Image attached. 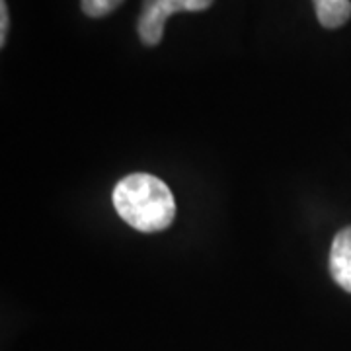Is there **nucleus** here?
<instances>
[{"label":"nucleus","instance_id":"1","mask_svg":"<svg viewBox=\"0 0 351 351\" xmlns=\"http://www.w3.org/2000/svg\"><path fill=\"white\" fill-rule=\"evenodd\" d=\"M117 215L138 232H160L172 225L176 201L160 178L145 172L125 176L113 189Z\"/></svg>","mask_w":351,"mask_h":351},{"label":"nucleus","instance_id":"2","mask_svg":"<svg viewBox=\"0 0 351 351\" xmlns=\"http://www.w3.org/2000/svg\"><path fill=\"white\" fill-rule=\"evenodd\" d=\"M186 6L188 0H143V10L137 24L141 41L149 47L158 45L168 18L176 12H186Z\"/></svg>","mask_w":351,"mask_h":351},{"label":"nucleus","instance_id":"3","mask_svg":"<svg viewBox=\"0 0 351 351\" xmlns=\"http://www.w3.org/2000/svg\"><path fill=\"white\" fill-rule=\"evenodd\" d=\"M330 274L343 291L351 293V226L341 228L330 248Z\"/></svg>","mask_w":351,"mask_h":351},{"label":"nucleus","instance_id":"4","mask_svg":"<svg viewBox=\"0 0 351 351\" xmlns=\"http://www.w3.org/2000/svg\"><path fill=\"white\" fill-rule=\"evenodd\" d=\"M313 2L318 22L328 29H336L351 18L350 0H313Z\"/></svg>","mask_w":351,"mask_h":351},{"label":"nucleus","instance_id":"5","mask_svg":"<svg viewBox=\"0 0 351 351\" xmlns=\"http://www.w3.org/2000/svg\"><path fill=\"white\" fill-rule=\"evenodd\" d=\"M121 4L123 0H82V12L90 18H104Z\"/></svg>","mask_w":351,"mask_h":351},{"label":"nucleus","instance_id":"6","mask_svg":"<svg viewBox=\"0 0 351 351\" xmlns=\"http://www.w3.org/2000/svg\"><path fill=\"white\" fill-rule=\"evenodd\" d=\"M8 27H10V18H8V6L6 0H0V45H6L8 38Z\"/></svg>","mask_w":351,"mask_h":351},{"label":"nucleus","instance_id":"7","mask_svg":"<svg viewBox=\"0 0 351 351\" xmlns=\"http://www.w3.org/2000/svg\"><path fill=\"white\" fill-rule=\"evenodd\" d=\"M215 0H188V6H186V12H201V10H207Z\"/></svg>","mask_w":351,"mask_h":351}]
</instances>
